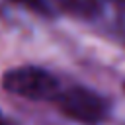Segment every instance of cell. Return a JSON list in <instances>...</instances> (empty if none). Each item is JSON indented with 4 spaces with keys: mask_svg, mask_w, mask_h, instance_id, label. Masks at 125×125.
Listing matches in <instances>:
<instances>
[{
    "mask_svg": "<svg viewBox=\"0 0 125 125\" xmlns=\"http://www.w3.org/2000/svg\"><path fill=\"white\" fill-rule=\"evenodd\" d=\"M2 88L18 98L31 102H55V98L62 90L59 78L51 70L35 64H23L6 70L2 76Z\"/></svg>",
    "mask_w": 125,
    "mask_h": 125,
    "instance_id": "obj_1",
    "label": "cell"
},
{
    "mask_svg": "<svg viewBox=\"0 0 125 125\" xmlns=\"http://www.w3.org/2000/svg\"><path fill=\"white\" fill-rule=\"evenodd\" d=\"M59 111L80 125H102L111 113L107 98L86 86H70L55 98Z\"/></svg>",
    "mask_w": 125,
    "mask_h": 125,
    "instance_id": "obj_2",
    "label": "cell"
},
{
    "mask_svg": "<svg viewBox=\"0 0 125 125\" xmlns=\"http://www.w3.org/2000/svg\"><path fill=\"white\" fill-rule=\"evenodd\" d=\"M62 12L80 18V20H94L102 12L100 0H53Z\"/></svg>",
    "mask_w": 125,
    "mask_h": 125,
    "instance_id": "obj_3",
    "label": "cell"
},
{
    "mask_svg": "<svg viewBox=\"0 0 125 125\" xmlns=\"http://www.w3.org/2000/svg\"><path fill=\"white\" fill-rule=\"evenodd\" d=\"M10 4H16L23 10H29L41 18H51L53 16V6H51V0H6Z\"/></svg>",
    "mask_w": 125,
    "mask_h": 125,
    "instance_id": "obj_4",
    "label": "cell"
},
{
    "mask_svg": "<svg viewBox=\"0 0 125 125\" xmlns=\"http://www.w3.org/2000/svg\"><path fill=\"white\" fill-rule=\"evenodd\" d=\"M0 125H18V123H14L10 119H0Z\"/></svg>",
    "mask_w": 125,
    "mask_h": 125,
    "instance_id": "obj_5",
    "label": "cell"
},
{
    "mask_svg": "<svg viewBox=\"0 0 125 125\" xmlns=\"http://www.w3.org/2000/svg\"><path fill=\"white\" fill-rule=\"evenodd\" d=\"M123 90H125V84H123Z\"/></svg>",
    "mask_w": 125,
    "mask_h": 125,
    "instance_id": "obj_6",
    "label": "cell"
}]
</instances>
